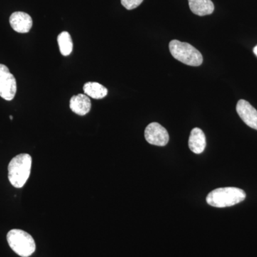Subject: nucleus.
<instances>
[{
  "label": "nucleus",
  "mask_w": 257,
  "mask_h": 257,
  "mask_svg": "<svg viewBox=\"0 0 257 257\" xmlns=\"http://www.w3.org/2000/svg\"><path fill=\"white\" fill-rule=\"evenodd\" d=\"M69 106L71 110L75 114L84 116L90 111L92 103L89 96L86 94H79L71 98Z\"/></svg>",
  "instance_id": "nucleus-9"
},
{
  "label": "nucleus",
  "mask_w": 257,
  "mask_h": 257,
  "mask_svg": "<svg viewBox=\"0 0 257 257\" xmlns=\"http://www.w3.org/2000/svg\"><path fill=\"white\" fill-rule=\"evenodd\" d=\"M206 145L207 143L204 132L199 128H193L189 139V147L191 151L199 155L204 151Z\"/></svg>",
  "instance_id": "nucleus-10"
},
{
  "label": "nucleus",
  "mask_w": 257,
  "mask_h": 257,
  "mask_svg": "<svg viewBox=\"0 0 257 257\" xmlns=\"http://www.w3.org/2000/svg\"><path fill=\"white\" fill-rule=\"evenodd\" d=\"M10 119L13 120V116H10Z\"/></svg>",
  "instance_id": "nucleus-16"
},
{
  "label": "nucleus",
  "mask_w": 257,
  "mask_h": 257,
  "mask_svg": "<svg viewBox=\"0 0 257 257\" xmlns=\"http://www.w3.org/2000/svg\"><path fill=\"white\" fill-rule=\"evenodd\" d=\"M169 47L170 53L179 62L193 67H198L202 64V54L189 43L175 40L170 42Z\"/></svg>",
  "instance_id": "nucleus-3"
},
{
  "label": "nucleus",
  "mask_w": 257,
  "mask_h": 257,
  "mask_svg": "<svg viewBox=\"0 0 257 257\" xmlns=\"http://www.w3.org/2000/svg\"><path fill=\"white\" fill-rule=\"evenodd\" d=\"M189 8L194 14L206 16L212 14L214 5L211 0H188Z\"/></svg>",
  "instance_id": "nucleus-11"
},
{
  "label": "nucleus",
  "mask_w": 257,
  "mask_h": 257,
  "mask_svg": "<svg viewBox=\"0 0 257 257\" xmlns=\"http://www.w3.org/2000/svg\"><path fill=\"white\" fill-rule=\"evenodd\" d=\"M246 193L236 187H224L211 191L207 197V202L211 207L224 208L236 205L243 202Z\"/></svg>",
  "instance_id": "nucleus-2"
},
{
  "label": "nucleus",
  "mask_w": 257,
  "mask_h": 257,
  "mask_svg": "<svg viewBox=\"0 0 257 257\" xmlns=\"http://www.w3.org/2000/svg\"><path fill=\"white\" fill-rule=\"evenodd\" d=\"M236 111L245 124L257 130V111L249 102L240 99L236 104Z\"/></svg>",
  "instance_id": "nucleus-7"
},
{
  "label": "nucleus",
  "mask_w": 257,
  "mask_h": 257,
  "mask_svg": "<svg viewBox=\"0 0 257 257\" xmlns=\"http://www.w3.org/2000/svg\"><path fill=\"white\" fill-rule=\"evenodd\" d=\"M16 92V79L7 66L0 64V96L5 100L11 101Z\"/></svg>",
  "instance_id": "nucleus-5"
},
{
  "label": "nucleus",
  "mask_w": 257,
  "mask_h": 257,
  "mask_svg": "<svg viewBox=\"0 0 257 257\" xmlns=\"http://www.w3.org/2000/svg\"><path fill=\"white\" fill-rule=\"evenodd\" d=\"M84 94L95 99H103L108 94V89L98 82H89L84 84Z\"/></svg>",
  "instance_id": "nucleus-12"
},
{
  "label": "nucleus",
  "mask_w": 257,
  "mask_h": 257,
  "mask_svg": "<svg viewBox=\"0 0 257 257\" xmlns=\"http://www.w3.org/2000/svg\"><path fill=\"white\" fill-rule=\"evenodd\" d=\"M253 53H254L255 55L257 57V45L254 47V48H253Z\"/></svg>",
  "instance_id": "nucleus-15"
},
{
  "label": "nucleus",
  "mask_w": 257,
  "mask_h": 257,
  "mask_svg": "<svg viewBox=\"0 0 257 257\" xmlns=\"http://www.w3.org/2000/svg\"><path fill=\"white\" fill-rule=\"evenodd\" d=\"M143 1L144 0H121V3L126 10H132L140 6Z\"/></svg>",
  "instance_id": "nucleus-14"
},
{
  "label": "nucleus",
  "mask_w": 257,
  "mask_h": 257,
  "mask_svg": "<svg viewBox=\"0 0 257 257\" xmlns=\"http://www.w3.org/2000/svg\"><path fill=\"white\" fill-rule=\"evenodd\" d=\"M10 248L22 257L31 256L36 249V244L32 236L21 229H12L7 235Z\"/></svg>",
  "instance_id": "nucleus-4"
},
{
  "label": "nucleus",
  "mask_w": 257,
  "mask_h": 257,
  "mask_svg": "<svg viewBox=\"0 0 257 257\" xmlns=\"http://www.w3.org/2000/svg\"><path fill=\"white\" fill-rule=\"evenodd\" d=\"M10 23L12 28L18 33H28L32 27V19L27 13L16 12L13 13L10 18Z\"/></svg>",
  "instance_id": "nucleus-8"
},
{
  "label": "nucleus",
  "mask_w": 257,
  "mask_h": 257,
  "mask_svg": "<svg viewBox=\"0 0 257 257\" xmlns=\"http://www.w3.org/2000/svg\"><path fill=\"white\" fill-rule=\"evenodd\" d=\"M145 137L147 143L155 146H166L170 140L167 130L157 122H152L147 126Z\"/></svg>",
  "instance_id": "nucleus-6"
},
{
  "label": "nucleus",
  "mask_w": 257,
  "mask_h": 257,
  "mask_svg": "<svg viewBox=\"0 0 257 257\" xmlns=\"http://www.w3.org/2000/svg\"><path fill=\"white\" fill-rule=\"evenodd\" d=\"M32 157L28 154H20L10 161L8 166V179L16 188H22L30 177Z\"/></svg>",
  "instance_id": "nucleus-1"
},
{
  "label": "nucleus",
  "mask_w": 257,
  "mask_h": 257,
  "mask_svg": "<svg viewBox=\"0 0 257 257\" xmlns=\"http://www.w3.org/2000/svg\"><path fill=\"white\" fill-rule=\"evenodd\" d=\"M61 54L63 56H69L73 50V42L72 37L67 32H61L57 37Z\"/></svg>",
  "instance_id": "nucleus-13"
}]
</instances>
